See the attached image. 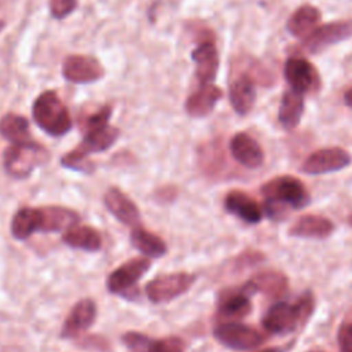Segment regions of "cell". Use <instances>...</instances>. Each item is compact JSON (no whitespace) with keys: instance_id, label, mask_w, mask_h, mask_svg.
Returning <instances> with one entry per match:
<instances>
[{"instance_id":"cell-1","label":"cell","mask_w":352,"mask_h":352,"mask_svg":"<svg viewBox=\"0 0 352 352\" xmlns=\"http://www.w3.org/2000/svg\"><path fill=\"white\" fill-rule=\"evenodd\" d=\"M261 194L265 199V212L270 217H276L283 206L301 209L311 201L302 182L289 175L268 180L261 186Z\"/></svg>"},{"instance_id":"cell-2","label":"cell","mask_w":352,"mask_h":352,"mask_svg":"<svg viewBox=\"0 0 352 352\" xmlns=\"http://www.w3.org/2000/svg\"><path fill=\"white\" fill-rule=\"evenodd\" d=\"M312 309L314 297L307 292L294 304L280 301L271 305L261 320L263 327L272 334H289L309 318Z\"/></svg>"},{"instance_id":"cell-3","label":"cell","mask_w":352,"mask_h":352,"mask_svg":"<svg viewBox=\"0 0 352 352\" xmlns=\"http://www.w3.org/2000/svg\"><path fill=\"white\" fill-rule=\"evenodd\" d=\"M36 124L51 136H63L72 129L70 114L55 91H45L33 103Z\"/></svg>"},{"instance_id":"cell-4","label":"cell","mask_w":352,"mask_h":352,"mask_svg":"<svg viewBox=\"0 0 352 352\" xmlns=\"http://www.w3.org/2000/svg\"><path fill=\"white\" fill-rule=\"evenodd\" d=\"M50 158L47 148L32 140L12 143L3 154L6 172L14 179L28 177L37 166L45 164Z\"/></svg>"},{"instance_id":"cell-5","label":"cell","mask_w":352,"mask_h":352,"mask_svg":"<svg viewBox=\"0 0 352 352\" xmlns=\"http://www.w3.org/2000/svg\"><path fill=\"white\" fill-rule=\"evenodd\" d=\"M151 261L146 257H135L120 267H117L107 278V289L126 300H136L139 297V279L147 272Z\"/></svg>"},{"instance_id":"cell-6","label":"cell","mask_w":352,"mask_h":352,"mask_svg":"<svg viewBox=\"0 0 352 352\" xmlns=\"http://www.w3.org/2000/svg\"><path fill=\"white\" fill-rule=\"evenodd\" d=\"M195 275L188 272H172L153 278L146 285V294L154 304H162L184 294L195 282Z\"/></svg>"},{"instance_id":"cell-7","label":"cell","mask_w":352,"mask_h":352,"mask_svg":"<svg viewBox=\"0 0 352 352\" xmlns=\"http://www.w3.org/2000/svg\"><path fill=\"white\" fill-rule=\"evenodd\" d=\"M213 336L224 346L236 351L254 349L263 342V336L256 329L235 322L217 324Z\"/></svg>"},{"instance_id":"cell-8","label":"cell","mask_w":352,"mask_h":352,"mask_svg":"<svg viewBox=\"0 0 352 352\" xmlns=\"http://www.w3.org/2000/svg\"><path fill=\"white\" fill-rule=\"evenodd\" d=\"M352 158L348 151L340 147H327L314 151L301 165V170L308 175H322L346 168Z\"/></svg>"},{"instance_id":"cell-9","label":"cell","mask_w":352,"mask_h":352,"mask_svg":"<svg viewBox=\"0 0 352 352\" xmlns=\"http://www.w3.org/2000/svg\"><path fill=\"white\" fill-rule=\"evenodd\" d=\"M351 36H352V21L333 22V23H327L314 29L308 36L304 37L301 47L304 51L309 54H315Z\"/></svg>"},{"instance_id":"cell-10","label":"cell","mask_w":352,"mask_h":352,"mask_svg":"<svg viewBox=\"0 0 352 352\" xmlns=\"http://www.w3.org/2000/svg\"><path fill=\"white\" fill-rule=\"evenodd\" d=\"M285 77L292 89L302 95L315 92L320 84L318 70L302 58H290L285 63Z\"/></svg>"},{"instance_id":"cell-11","label":"cell","mask_w":352,"mask_h":352,"mask_svg":"<svg viewBox=\"0 0 352 352\" xmlns=\"http://www.w3.org/2000/svg\"><path fill=\"white\" fill-rule=\"evenodd\" d=\"M63 77L74 84H89L103 77L104 70L98 59L85 55H70L63 62Z\"/></svg>"},{"instance_id":"cell-12","label":"cell","mask_w":352,"mask_h":352,"mask_svg":"<svg viewBox=\"0 0 352 352\" xmlns=\"http://www.w3.org/2000/svg\"><path fill=\"white\" fill-rule=\"evenodd\" d=\"M96 319V304L91 298L80 300L70 311L65 320L60 336L63 338L77 337L80 333L91 327Z\"/></svg>"},{"instance_id":"cell-13","label":"cell","mask_w":352,"mask_h":352,"mask_svg":"<svg viewBox=\"0 0 352 352\" xmlns=\"http://www.w3.org/2000/svg\"><path fill=\"white\" fill-rule=\"evenodd\" d=\"M103 202L107 210L125 226H138L140 212L136 205L117 187L109 188L103 195Z\"/></svg>"},{"instance_id":"cell-14","label":"cell","mask_w":352,"mask_h":352,"mask_svg":"<svg viewBox=\"0 0 352 352\" xmlns=\"http://www.w3.org/2000/svg\"><path fill=\"white\" fill-rule=\"evenodd\" d=\"M230 151L235 161L249 169L261 166L264 161V153L260 144L245 132H239L232 136L230 142Z\"/></svg>"},{"instance_id":"cell-15","label":"cell","mask_w":352,"mask_h":352,"mask_svg":"<svg viewBox=\"0 0 352 352\" xmlns=\"http://www.w3.org/2000/svg\"><path fill=\"white\" fill-rule=\"evenodd\" d=\"M224 208L227 209V212L249 224L260 223L264 214L260 205L250 195L238 190L230 191L226 195Z\"/></svg>"},{"instance_id":"cell-16","label":"cell","mask_w":352,"mask_h":352,"mask_svg":"<svg viewBox=\"0 0 352 352\" xmlns=\"http://www.w3.org/2000/svg\"><path fill=\"white\" fill-rule=\"evenodd\" d=\"M78 221V214L65 206L38 208V231L59 232L66 231Z\"/></svg>"},{"instance_id":"cell-17","label":"cell","mask_w":352,"mask_h":352,"mask_svg":"<svg viewBox=\"0 0 352 352\" xmlns=\"http://www.w3.org/2000/svg\"><path fill=\"white\" fill-rule=\"evenodd\" d=\"M191 58L197 65L195 74L198 81L202 85L210 84L214 80L219 67V55L214 44L204 41L191 52Z\"/></svg>"},{"instance_id":"cell-18","label":"cell","mask_w":352,"mask_h":352,"mask_svg":"<svg viewBox=\"0 0 352 352\" xmlns=\"http://www.w3.org/2000/svg\"><path fill=\"white\" fill-rule=\"evenodd\" d=\"M118 138V129L110 126L109 124L100 128L85 131V136L82 142L73 150L78 155L88 157L92 153L104 151L113 146V143Z\"/></svg>"},{"instance_id":"cell-19","label":"cell","mask_w":352,"mask_h":352,"mask_svg":"<svg viewBox=\"0 0 352 352\" xmlns=\"http://www.w3.org/2000/svg\"><path fill=\"white\" fill-rule=\"evenodd\" d=\"M334 231V224L318 214H305L297 219L293 226L289 228V234L298 238H327Z\"/></svg>"},{"instance_id":"cell-20","label":"cell","mask_w":352,"mask_h":352,"mask_svg":"<svg viewBox=\"0 0 352 352\" xmlns=\"http://www.w3.org/2000/svg\"><path fill=\"white\" fill-rule=\"evenodd\" d=\"M248 293H264L271 297H279L287 290V278L278 271H264L252 276L243 286Z\"/></svg>"},{"instance_id":"cell-21","label":"cell","mask_w":352,"mask_h":352,"mask_svg":"<svg viewBox=\"0 0 352 352\" xmlns=\"http://www.w3.org/2000/svg\"><path fill=\"white\" fill-rule=\"evenodd\" d=\"M221 95L223 92L219 87L205 84L188 96L186 102V110L191 117H205L213 110L214 104L221 98Z\"/></svg>"},{"instance_id":"cell-22","label":"cell","mask_w":352,"mask_h":352,"mask_svg":"<svg viewBox=\"0 0 352 352\" xmlns=\"http://www.w3.org/2000/svg\"><path fill=\"white\" fill-rule=\"evenodd\" d=\"M254 100L256 88L252 77L245 74L232 81V84L230 85V103L238 114H248L253 107Z\"/></svg>"},{"instance_id":"cell-23","label":"cell","mask_w":352,"mask_h":352,"mask_svg":"<svg viewBox=\"0 0 352 352\" xmlns=\"http://www.w3.org/2000/svg\"><path fill=\"white\" fill-rule=\"evenodd\" d=\"M63 242L70 248L87 252H98L102 248L100 234L89 226H72L63 232Z\"/></svg>"},{"instance_id":"cell-24","label":"cell","mask_w":352,"mask_h":352,"mask_svg":"<svg viewBox=\"0 0 352 352\" xmlns=\"http://www.w3.org/2000/svg\"><path fill=\"white\" fill-rule=\"evenodd\" d=\"M304 111V98L302 94L296 92L293 89L283 94L279 111H278V120L280 125L290 131L296 128L301 120Z\"/></svg>"},{"instance_id":"cell-25","label":"cell","mask_w":352,"mask_h":352,"mask_svg":"<svg viewBox=\"0 0 352 352\" xmlns=\"http://www.w3.org/2000/svg\"><path fill=\"white\" fill-rule=\"evenodd\" d=\"M131 243L133 245L135 249H138L140 253L146 254L147 257L158 258L166 254L168 252L166 243L164 242L162 238L144 230L139 224L135 226L131 231Z\"/></svg>"},{"instance_id":"cell-26","label":"cell","mask_w":352,"mask_h":352,"mask_svg":"<svg viewBox=\"0 0 352 352\" xmlns=\"http://www.w3.org/2000/svg\"><path fill=\"white\" fill-rule=\"evenodd\" d=\"M248 292L243 287L239 292H230L224 293L220 298L217 315L226 319H239L250 314L252 302L246 294Z\"/></svg>"},{"instance_id":"cell-27","label":"cell","mask_w":352,"mask_h":352,"mask_svg":"<svg viewBox=\"0 0 352 352\" xmlns=\"http://www.w3.org/2000/svg\"><path fill=\"white\" fill-rule=\"evenodd\" d=\"M320 19V12L316 7L305 4L294 11L287 21V30L292 36L305 37L308 36Z\"/></svg>"},{"instance_id":"cell-28","label":"cell","mask_w":352,"mask_h":352,"mask_svg":"<svg viewBox=\"0 0 352 352\" xmlns=\"http://www.w3.org/2000/svg\"><path fill=\"white\" fill-rule=\"evenodd\" d=\"M38 231V208L25 206L15 212L11 220V234L15 239H28Z\"/></svg>"},{"instance_id":"cell-29","label":"cell","mask_w":352,"mask_h":352,"mask_svg":"<svg viewBox=\"0 0 352 352\" xmlns=\"http://www.w3.org/2000/svg\"><path fill=\"white\" fill-rule=\"evenodd\" d=\"M0 135L11 143L30 140L29 121L18 114L8 113L0 118Z\"/></svg>"},{"instance_id":"cell-30","label":"cell","mask_w":352,"mask_h":352,"mask_svg":"<svg viewBox=\"0 0 352 352\" xmlns=\"http://www.w3.org/2000/svg\"><path fill=\"white\" fill-rule=\"evenodd\" d=\"M121 341L132 352H153L157 340L138 331H128L122 334Z\"/></svg>"},{"instance_id":"cell-31","label":"cell","mask_w":352,"mask_h":352,"mask_svg":"<svg viewBox=\"0 0 352 352\" xmlns=\"http://www.w3.org/2000/svg\"><path fill=\"white\" fill-rule=\"evenodd\" d=\"M60 164L65 168H67V169H73V170H78V172H85V173H89L94 169V164L88 160V157L78 155L74 151L66 153L60 158Z\"/></svg>"},{"instance_id":"cell-32","label":"cell","mask_w":352,"mask_h":352,"mask_svg":"<svg viewBox=\"0 0 352 352\" xmlns=\"http://www.w3.org/2000/svg\"><path fill=\"white\" fill-rule=\"evenodd\" d=\"M111 116V107L110 106H104L102 109H99L96 113L91 114L89 117L85 118L84 121V131H89V129H95V128H100L109 124Z\"/></svg>"},{"instance_id":"cell-33","label":"cell","mask_w":352,"mask_h":352,"mask_svg":"<svg viewBox=\"0 0 352 352\" xmlns=\"http://www.w3.org/2000/svg\"><path fill=\"white\" fill-rule=\"evenodd\" d=\"M77 0H50V10L54 18L62 19L74 11Z\"/></svg>"},{"instance_id":"cell-34","label":"cell","mask_w":352,"mask_h":352,"mask_svg":"<svg viewBox=\"0 0 352 352\" xmlns=\"http://www.w3.org/2000/svg\"><path fill=\"white\" fill-rule=\"evenodd\" d=\"M338 341L340 346H352V323L340 329Z\"/></svg>"},{"instance_id":"cell-35","label":"cell","mask_w":352,"mask_h":352,"mask_svg":"<svg viewBox=\"0 0 352 352\" xmlns=\"http://www.w3.org/2000/svg\"><path fill=\"white\" fill-rule=\"evenodd\" d=\"M344 100H345L346 106L352 107V88H351V89H348V91L345 92V95H344Z\"/></svg>"},{"instance_id":"cell-36","label":"cell","mask_w":352,"mask_h":352,"mask_svg":"<svg viewBox=\"0 0 352 352\" xmlns=\"http://www.w3.org/2000/svg\"><path fill=\"white\" fill-rule=\"evenodd\" d=\"M341 352H352V346H340Z\"/></svg>"},{"instance_id":"cell-37","label":"cell","mask_w":352,"mask_h":352,"mask_svg":"<svg viewBox=\"0 0 352 352\" xmlns=\"http://www.w3.org/2000/svg\"><path fill=\"white\" fill-rule=\"evenodd\" d=\"M260 352H283L280 349H274V348H270V349H264V351H260Z\"/></svg>"},{"instance_id":"cell-38","label":"cell","mask_w":352,"mask_h":352,"mask_svg":"<svg viewBox=\"0 0 352 352\" xmlns=\"http://www.w3.org/2000/svg\"><path fill=\"white\" fill-rule=\"evenodd\" d=\"M348 223H349V226L352 227V214L348 217Z\"/></svg>"},{"instance_id":"cell-39","label":"cell","mask_w":352,"mask_h":352,"mask_svg":"<svg viewBox=\"0 0 352 352\" xmlns=\"http://www.w3.org/2000/svg\"><path fill=\"white\" fill-rule=\"evenodd\" d=\"M4 28V22L3 21H0V30Z\"/></svg>"},{"instance_id":"cell-40","label":"cell","mask_w":352,"mask_h":352,"mask_svg":"<svg viewBox=\"0 0 352 352\" xmlns=\"http://www.w3.org/2000/svg\"><path fill=\"white\" fill-rule=\"evenodd\" d=\"M309 352H322V351H309Z\"/></svg>"}]
</instances>
